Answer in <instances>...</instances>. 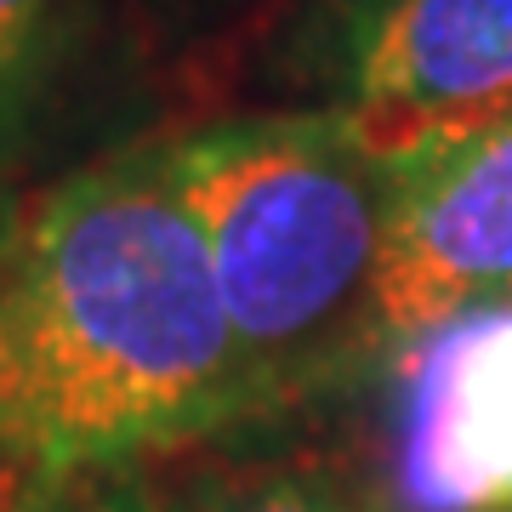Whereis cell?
<instances>
[{"label": "cell", "mask_w": 512, "mask_h": 512, "mask_svg": "<svg viewBox=\"0 0 512 512\" xmlns=\"http://www.w3.org/2000/svg\"><path fill=\"white\" fill-rule=\"evenodd\" d=\"M12 501H18V490H12V484H0V512H12Z\"/></svg>", "instance_id": "obj_10"}, {"label": "cell", "mask_w": 512, "mask_h": 512, "mask_svg": "<svg viewBox=\"0 0 512 512\" xmlns=\"http://www.w3.org/2000/svg\"><path fill=\"white\" fill-rule=\"evenodd\" d=\"M165 512H393L387 495L353 484L325 461H217L188 473Z\"/></svg>", "instance_id": "obj_6"}, {"label": "cell", "mask_w": 512, "mask_h": 512, "mask_svg": "<svg viewBox=\"0 0 512 512\" xmlns=\"http://www.w3.org/2000/svg\"><path fill=\"white\" fill-rule=\"evenodd\" d=\"M12 217H18V205H0V245H6V234H12Z\"/></svg>", "instance_id": "obj_9"}, {"label": "cell", "mask_w": 512, "mask_h": 512, "mask_svg": "<svg viewBox=\"0 0 512 512\" xmlns=\"http://www.w3.org/2000/svg\"><path fill=\"white\" fill-rule=\"evenodd\" d=\"M308 69L376 154L512 109V0H325Z\"/></svg>", "instance_id": "obj_3"}, {"label": "cell", "mask_w": 512, "mask_h": 512, "mask_svg": "<svg viewBox=\"0 0 512 512\" xmlns=\"http://www.w3.org/2000/svg\"><path fill=\"white\" fill-rule=\"evenodd\" d=\"M268 416L160 148L46 188L0 245V484L18 495Z\"/></svg>", "instance_id": "obj_1"}, {"label": "cell", "mask_w": 512, "mask_h": 512, "mask_svg": "<svg viewBox=\"0 0 512 512\" xmlns=\"http://www.w3.org/2000/svg\"><path fill=\"white\" fill-rule=\"evenodd\" d=\"M387 507L512 512V296L387 353Z\"/></svg>", "instance_id": "obj_5"}, {"label": "cell", "mask_w": 512, "mask_h": 512, "mask_svg": "<svg viewBox=\"0 0 512 512\" xmlns=\"http://www.w3.org/2000/svg\"><path fill=\"white\" fill-rule=\"evenodd\" d=\"M12 512H165V507L154 478L143 467H126V473H92V478L29 490L12 501Z\"/></svg>", "instance_id": "obj_8"}, {"label": "cell", "mask_w": 512, "mask_h": 512, "mask_svg": "<svg viewBox=\"0 0 512 512\" xmlns=\"http://www.w3.org/2000/svg\"><path fill=\"white\" fill-rule=\"evenodd\" d=\"M376 353L512 296V109L382 154Z\"/></svg>", "instance_id": "obj_4"}, {"label": "cell", "mask_w": 512, "mask_h": 512, "mask_svg": "<svg viewBox=\"0 0 512 512\" xmlns=\"http://www.w3.org/2000/svg\"><path fill=\"white\" fill-rule=\"evenodd\" d=\"M154 148L268 410L376 359L387 171L342 114H234Z\"/></svg>", "instance_id": "obj_2"}, {"label": "cell", "mask_w": 512, "mask_h": 512, "mask_svg": "<svg viewBox=\"0 0 512 512\" xmlns=\"http://www.w3.org/2000/svg\"><path fill=\"white\" fill-rule=\"evenodd\" d=\"M69 46V0H0V160L29 137Z\"/></svg>", "instance_id": "obj_7"}]
</instances>
